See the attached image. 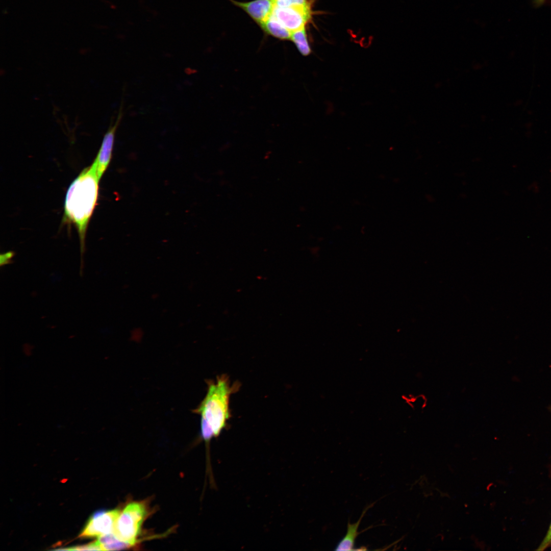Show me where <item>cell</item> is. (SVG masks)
<instances>
[{"instance_id":"cell-3","label":"cell","mask_w":551,"mask_h":551,"mask_svg":"<svg viewBox=\"0 0 551 551\" xmlns=\"http://www.w3.org/2000/svg\"><path fill=\"white\" fill-rule=\"evenodd\" d=\"M147 512L143 503L134 502L128 504L120 512L113 533L131 546L134 545L141 533Z\"/></svg>"},{"instance_id":"cell-4","label":"cell","mask_w":551,"mask_h":551,"mask_svg":"<svg viewBox=\"0 0 551 551\" xmlns=\"http://www.w3.org/2000/svg\"><path fill=\"white\" fill-rule=\"evenodd\" d=\"M311 5L274 6L272 14L292 33L305 28L311 20L312 13Z\"/></svg>"},{"instance_id":"cell-14","label":"cell","mask_w":551,"mask_h":551,"mask_svg":"<svg viewBox=\"0 0 551 551\" xmlns=\"http://www.w3.org/2000/svg\"><path fill=\"white\" fill-rule=\"evenodd\" d=\"M15 255V252L12 251L1 254L0 256L1 266L12 264L13 263L12 258Z\"/></svg>"},{"instance_id":"cell-7","label":"cell","mask_w":551,"mask_h":551,"mask_svg":"<svg viewBox=\"0 0 551 551\" xmlns=\"http://www.w3.org/2000/svg\"><path fill=\"white\" fill-rule=\"evenodd\" d=\"M236 6L243 10L257 23L260 25L272 13L275 0H255L248 2L231 1Z\"/></svg>"},{"instance_id":"cell-9","label":"cell","mask_w":551,"mask_h":551,"mask_svg":"<svg viewBox=\"0 0 551 551\" xmlns=\"http://www.w3.org/2000/svg\"><path fill=\"white\" fill-rule=\"evenodd\" d=\"M260 26L265 33L273 37L281 40H290L291 32L283 25L272 13Z\"/></svg>"},{"instance_id":"cell-13","label":"cell","mask_w":551,"mask_h":551,"mask_svg":"<svg viewBox=\"0 0 551 551\" xmlns=\"http://www.w3.org/2000/svg\"><path fill=\"white\" fill-rule=\"evenodd\" d=\"M311 4L308 0H275L274 6L287 7L291 5H307Z\"/></svg>"},{"instance_id":"cell-11","label":"cell","mask_w":551,"mask_h":551,"mask_svg":"<svg viewBox=\"0 0 551 551\" xmlns=\"http://www.w3.org/2000/svg\"><path fill=\"white\" fill-rule=\"evenodd\" d=\"M290 40L294 43L302 55L307 56L311 53L305 28L292 32Z\"/></svg>"},{"instance_id":"cell-15","label":"cell","mask_w":551,"mask_h":551,"mask_svg":"<svg viewBox=\"0 0 551 551\" xmlns=\"http://www.w3.org/2000/svg\"><path fill=\"white\" fill-rule=\"evenodd\" d=\"M551 545V523L548 530L542 541L536 549L537 550H543Z\"/></svg>"},{"instance_id":"cell-6","label":"cell","mask_w":551,"mask_h":551,"mask_svg":"<svg viewBox=\"0 0 551 551\" xmlns=\"http://www.w3.org/2000/svg\"><path fill=\"white\" fill-rule=\"evenodd\" d=\"M122 115L121 107L115 121L111 123L105 134L97 154L92 163L95 166L99 180L111 161L116 133L122 119Z\"/></svg>"},{"instance_id":"cell-12","label":"cell","mask_w":551,"mask_h":551,"mask_svg":"<svg viewBox=\"0 0 551 551\" xmlns=\"http://www.w3.org/2000/svg\"><path fill=\"white\" fill-rule=\"evenodd\" d=\"M59 550H102L101 545L98 542L96 541L94 542L80 546H74L70 548L58 549Z\"/></svg>"},{"instance_id":"cell-1","label":"cell","mask_w":551,"mask_h":551,"mask_svg":"<svg viewBox=\"0 0 551 551\" xmlns=\"http://www.w3.org/2000/svg\"><path fill=\"white\" fill-rule=\"evenodd\" d=\"M95 166L92 163L84 168L68 187L64 203L65 220L73 223L77 229L80 243L81 276L84 268V254L88 226L98 196V182Z\"/></svg>"},{"instance_id":"cell-10","label":"cell","mask_w":551,"mask_h":551,"mask_svg":"<svg viewBox=\"0 0 551 551\" xmlns=\"http://www.w3.org/2000/svg\"><path fill=\"white\" fill-rule=\"evenodd\" d=\"M97 541L103 550H120L131 546L118 538L113 533L99 537Z\"/></svg>"},{"instance_id":"cell-5","label":"cell","mask_w":551,"mask_h":551,"mask_svg":"<svg viewBox=\"0 0 551 551\" xmlns=\"http://www.w3.org/2000/svg\"><path fill=\"white\" fill-rule=\"evenodd\" d=\"M120 513L118 510L95 512L89 519L79 537L93 538L113 533Z\"/></svg>"},{"instance_id":"cell-8","label":"cell","mask_w":551,"mask_h":551,"mask_svg":"<svg viewBox=\"0 0 551 551\" xmlns=\"http://www.w3.org/2000/svg\"><path fill=\"white\" fill-rule=\"evenodd\" d=\"M374 503L370 504L365 508L363 511L359 519L354 523L348 522L347 525V531L345 536L338 542L335 550H355V541L357 536L362 532L358 531L361 520L364 517L366 512L372 507Z\"/></svg>"},{"instance_id":"cell-2","label":"cell","mask_w":551,"mask_h":551,"mask_svg":"<svg viewBox=\"0 0 551 551\" xmlns=\"http://www.w3.org/2000/svg\"><path fill=\"white\" fill-rule=\"evenodd\" d=\"M207 384L206 394L193 411L201 417L200 436L209 448L212 438L218 437L228 425L231 417L230 397L238 391L240 383L231 384L229 377L222 374L215 381L208 380Z\"/></svg>"}]
</instances>
